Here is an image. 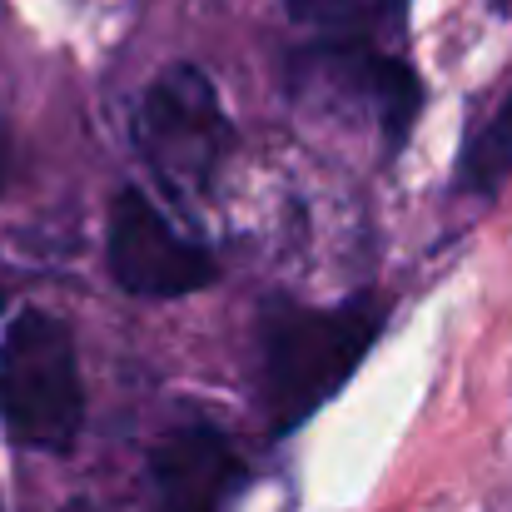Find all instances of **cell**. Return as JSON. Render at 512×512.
Returning <instances> with one entry per match:
<instances>
[{"label": "cell", "instance_id": "cell-3", "mask_svg": "<svg viewBox=\"0 0 512 512\" xmlns=\"http://www.w3.org/2000/svg\"><path fill=\"white\" fill-rule=\"evenodd\" d=\"M135 145L174 194L209 189L229 150V120H224L214 80L199 65L179 60L150 80L140 100V120H135Z\"/></svg>", "mask_w": 512, "mask_h": 512}, {"label": "cell", "instance_id": "cell-5", "mask_svg": "<svg viewBox=\"0 0 512 512\" xmlns=\"http://www.w3.org/2000/svg\"><path fill=\"white\" fill-rule=\"evenodd\" d=\"M244 458L219 428H174L150 453V483L160 512H229L244 488Z\"/></svg>", "mask_w": 512, "mask_h": 512}, {"label": "cell", "instance_id": "cell-9", "mask_svg": "<svg viewBox=\"0 0 512 512\" xmlns=\"http://www.w3.org/2000/svg\"><path fill=\"white\" fill-rule=\"evenodd\" d=\"M60 512H100V508H95V503H85V498H75V503H65Z\"/></svg>", "mask_w": 512, "mask_h": 512}, {"label": "cell", "instance_id": "cell-10", "mask_svg": "<svg viewBox=\"0 0 512 512\" xmlns=\"http://www.w3.org/2000/svg\"><path fill=\"white\" fill-rule=\"evenodd\" d=\"M488 5H493V10H512V0H488Z\"/></svg>", "mask_w": 512, "mask_h": 512}, {"label": "cell", "instance_id": "cell-7", "mask_svg": "<svg viewBox=\"0 0 512 512\" xmlns=\"http://www.w3.org/2000/svg\"><path fill=\"white\" fill-rule=\"evenodd\" d=\"M398 0H289V15L319 35H329V45H339L343 35L368 30L383 10H393Z\"/></svg>", "mask_w": 512, "mask_h": 512}, {"label": "cell", "instance_id": "cell-8", "mask_svg": "<svg viewBox=\"0 0 512 512\" xmlns=\"http://www.w3.org/2000/svg\"><path fill=\"white\" fill-rule=\"evenodd\" d=\"M5 179H10V130L0 120V189H5Z\"/></svg>", "mask_w": 512, "mask_h": 512}, {"label": "cell", "instance_id": "cell-2", "mask_svg": "<svg viewBox=\"0 0 512 512\" xmlns=\"http://www.w3.org/2000/svg\"><path fill=\"white\" fill-rule=\"evenodd\" d=\"M0 423L30 453H70L85 428L75 334L50 309L25 304L0 334Z\"/></svg>", "mask_w": 512, "mask_h": 512}, {"label": "cell", "instance_id": "cell-6", "mask_svg": "<svg viewBox=\"0 0 512 512\" xmlns=\"http://www.w3.org/2000/svg\"><path fill=\"white\" fill-rule=\"evenodd\" d=\"M512 174V95L488 115V125L458 155V184L468 194H493Z\"/></svg>", "mask_w": 512, "mask_h": 512}, {"label": "cell", "instance_id": "cell-1", "mask_svg": "<svg viewBox=\"0 0 512 512\" xmlns=\"http://www.w3.org/2000/svg\"><path fill=\"white\" fill-rule=\"evenodd\" d=\"M388 304L363 294L329 309L269 304L259 314V408L274 438L304 428L368 358Z\"/></svg>", "mask_w": 512, "mask_h": 512}, {"label": "cell", "instance_id": "cell-4", "mask_svg": "<svg viewBox=\"0 0 512 512\" xmlns=\"http://www.w3.org/2000/svg\"><path fill=\"white\" fill-rule=\"evenodd\" d=\"M110 279L135 299H184L219 279V264L204 244L179 234L145 189H120L105 224Z\"/></svg>", "mask_w": 512, "mask_h": 512}]
</instances>
